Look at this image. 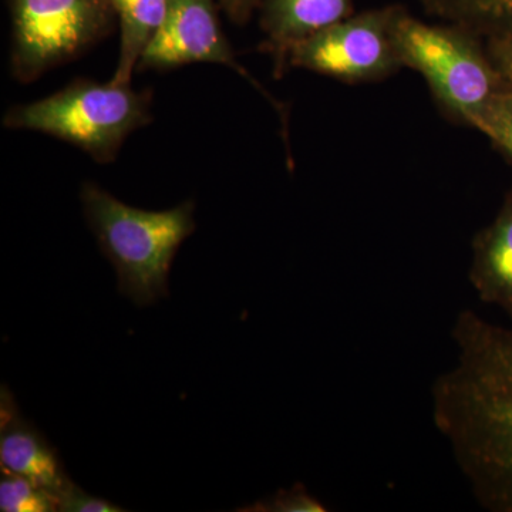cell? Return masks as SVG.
<instances>
[{"label": "cell", "mask_w": 512, "mask_h": 512, "mask_svg": "<svg viewBox=\"0 0 512 512\" xmlns=\"http://www.w3.org/2000/svg\"><path fill=\"white\" fill-rule=\"evenodd\" d=\"M0 466L5 473L28 478L39 487L60 495L72 484L62 460L49 440L20 416L12 394L2 390L0 402Z\"/></svg>", "instance_id": "ba28073f"}, {"label": "cell", "mask_w": 512, "mask_h": 512, "mask_svg": "<svg viewBox=\"0 0 512 512\" xmlns=\"http://www.w3.org/2000/svg\"><path fill=\"white\" fill-rule=\"evenodd\" d=\"M59 511L63 512H119L124 511L119 505L93 497L82 488L72 483L59 497Z\"/></svg>", "instance_id": "2e32d148"}, {"label": "cell", "mask_w": 512, "mask_h": 512, "mask_svg": "<svg viewBox=\"0 0 512 512\" xmlns=\"http://www.w3.org/2000/svg\"><path fill=\"white\" fill-rule=\"evenodd\" d=\"M433 18L463 26L485 42L512 43V0H421Z\"/></svg>", "instance_id": "7c38bea8"}, {"label": "cell", "mask_w": 512, "mask_h": 512, "mask_svg": "<svg viewBox=\"0 0 512 512\" xmlns=\"http://www.w3.org/2000/svg\"><path fill=\"white\" fill-rule=\"evenodd\" d=\"M0 511L50 512L59 511V501L52 493L28 478L2 471L0 480Z\"/></svg>", "instance_id": "4fadbf2b"}, {"label": "cell", "mask_w": 512, "mask_h": 512, "mask_svg": "<svg viewBox=\"0 0 512 512\" xmlns=\"http://www.w3.org/2000/svg\"><path fill=\"white\" fill-rule=\"evenodd\" d=\"M457 362L433 384V420L481 507L512 512V328L458 313Z\"/></svg>", "instance_id": "6da1fadb"}, {"label": "cell", "mask_w": 512, "mask_h": 512, "mask_svg": "<svg viewBox=\"0 0 512 512\" xmlns=\"http://www.w3.org/2000/svg\"><path fill=\"white\" fill-rule=\"evenodd\" d=\"M239 511L247 512H323L328 511L318 498L308 493L305 485L295 484L289 490L278 491L272 497L248 505Z\"/></svg>", "instance_id": "9a60e30c"}, {"label": "cell", "mask_w": 512, "mask_h": 512, "mask_svg": "<svg viewBox=\"0 0 512 512\" xmlns=\"http://www.w3.org/2000/svg\"><path fill=\"white\" fill-rule=\"evenodd\" d=\"M192 63L224 64L247 79L279 114L289 150L288 109L237 62L234 50L222 32L215 0H170L160 29L140 57L137 72H168Z\"/></svg>", "instance_id": "52a82bcc"}, {"label": "cell", "mask_w": 512, "mask_h": 512, "mask_svg": "<svg viewBox=\"0 0 512 512\" xmlns=\"http://www.w3.org/2000/svg\"><path fill=\"white\" fill-rule=\"evenodd\" d=\"M393 40L404 67L416 70L441 111L473 127L495 93L510 87L488 56L485 40L463 26L429 25L400 6Z\"/></svg>", "instance_id": "277c9868"}, {"label": "cell", "mask_w": 512, "mask_h": 512, "mask_svg": "<svg viewBox=\"0 0 512 512\" xmlns=\"http://www.w3.org/2000/svg\"><path fill=\"white\" fill-rule=\"evenodd\" d=\"M400 6L366 10L320 30L289 52L288 69H305L346 84L382 82L403 69L393 40Z\"/></svg>", "instance_id": "8992f818"}, {"label": "cell", "mask_w": 512, "mask_h": 512, "mask_svg": "<svg viewBox=\"0 0 512 512\" xmlns=\"http://www.w3.org/2000/svg\"><path fill=\"white\" fill-rule=\"evenodd\" d=\"M80 200L101 252L116 269L120 293L138 306L167 298L175 255L195 231L194 201L171 210H140L94 183L83 184Z\"/></svg>", "instance_id": "7a4b0ae2"}, {"label": "cell", "mask_w": 512, "mask_h": 512, "mask_svg": "<svg viewBox=\"0 0 512 512\" xmlns=\"http://www.w3.org/2000/svg\"><path fill=\"white\" fill-rule=\"evenodd\" d=\"M12 19L10 70L33 83L76 60L116 28L109 0H8Z\"/></svg>", "instance_id": "5b68a950"}, {"label": "cell", "mask_w": 512, "mask_h": 512, "mask_svg": "<svg viewBox=\"0 0 512 512\" xmlns=\"http://www.w3.org/2000/svg\"><path fill=\"white\" fill-rule=\"evenodd\" d=\"M261 3L262 0H218V6L237 25L248 23Z\"/></svg>", "instance_id": "ac0fdd59"}, {"label": "cell", "mask_w": 512, "mask_h": 512, "mask_svg": "<svg viewBox=\"0 0 512 512\" xmlns=\"http://www.w3.org/2000/svg\"><path fill=\"white\" fill-rule=\"evenodd\" d=\"M485 47L495 69L504 77L505 82L512 86V43L485 42Z\"/></svg>", "instance_id": "e0dca14e"}, {"label": "cell", "mask_w": 512, "mask_h": 512, "mask_svg": "<svg viewBox=\"0 0 512 512\" xmlns=\"http://www.w3.org/2000/svg\"><path fill=\"white\" fill-rule=\"evenodd\" d=\"M471 248L468 279L478 298L512 318V190L494 221L477 232Z\"/></svg>", "instance_id": "30bf717a"}, {"label": "cell", "mask_w": 512, "mask_h": 512, "mask_svg": "<svg viewBox=\"0 0 512 512\" xmlns=\"http://www.w3.org/2000/svg\"><path fill=\"white\" fill-rule=\"evenodd\" d=\"M120 25V53L113 84H130L144 50L160 29L170 0H109Z\"/></svg>", "instance_id": "8fae6325"}, {"label": "cell", "mask_w": 512, "mask_h": 512, "mask_svg": "<svg viewBox=\"0 0 512 512\" xmlns=\"http://www.w3.org/2000/svg\"><path fill=\"white\" fill-rule=\"evenodd\" d=\"M355 0H262L259 6L265 42L262 52L274 59L276 79L288 70L289 52L320 30L353 15Z\"/></svg>", "instance_id": "9c48e42d"}, {"label": "cell", "mask_w": 512, "mask_h": 512, "mask_svg": "<svg viewBox=\"0 0 512 512\" xmlns=\"http://www.w3.org/2000/svg\"><path fill=\"white\" fill-rule=\"evenodd\" d=\"M153 93L130 84L77 79L52 96L8 110L3 126L66 141L96 163L116 160L126 138L153 121Z\"/></svg>", "instance_id": "3957f363"}, {"label": "cell", "mask_w": 512, "mask_h": 512, "mask_svg": "<svg viewBox=\"0 0 512 512\" xmlns=\"http://www.w3.org/2000/svg\"><path fill=\"white\" fill-rule=\"evenodd\" d=\"M473 127L490 138L512 161V86L488 100Z\"/></svg>", "instance_id": "5bb4252c"}]
</instances>
